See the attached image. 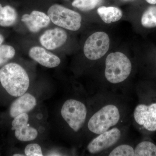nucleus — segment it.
I'll return each mask as SVG.
<instances>
[{
	"label": "nucleus",
	"mask_w": 156,
	"mask_h": 156,
	"mask_svg": "<svg viewBox=\"0 0 156 156\" xmlns=\"http://www.w3.org/2000/svg\"><path fill=\"white\" fill-rule=\"evenodd\" d=\"M0 82L7 92L14 97L25 94L30 85L25 70L15 63L6 64L0 69Z\"/></svg>",
	"instance_id": "obj_1"
},
{
	"label": "nucleus",
	"mask_w": 156,
	"mask_h": 156,
	"mask_svg": "<svg viewBox=\"0 0 156 156\" xmlns=\"http://www.w3.org/2000/svg\"><path fill=\"white\" fill-rule=\"evenodd\" d=\"M131 62L124 53H110L105 60V78L109 83L118 84L126 80L131 74Z\"/></svg>",
	"instance_id": "obj_2"
},
{
	"label": "nucleus",
	"mask_w": 156,
	"mask_h": 156,
	"mask_svg": "<svg viewBox=\"0 0 156 156\" xmlns=\"http://www.w3.org/2000/svg\"><path fill=\"white\" fill-rule=\"evenodd\" d=\"M121 119L118 107L108 104L102 107L90 118L88 123L89 131L94 134H101L117 125Z\"/></svg>",
	"instance_id": "obj_3"
},
{
	"label": "nucleus",
	"mask_w": 156,
	"mask_h": 156,
	"mask_svg": "<svg viewBox=\"0 0 156 156\" xmlns=\"http://www.w3.org/2000/svg\"><path fill=\"white\" fill-rule=\"evenodd\" d=\"M48 14L55 25L74 31L80 28L82 17L76 11L60 5H54L49 8Z\"/></svg>",
	"instance_id": "obj_4"
},
{
	"label": "nucleus",
	"mask_w": 156,
	"mask_h": 156,
	"mask_svg": "<svg viewBox=\"0 0 156 156\" xmlns=\"http://www.w3.org/2000/svg\"><path fill=\"white\" fill-rule=\"evenodd\" d=\"M62 116L75 132H77L85 122L87 110L84 103L74 99L66 100L61 110Z\"/></svg>",
	"instance_id": "obj_5"
},
{
	"label": "nucleus",
	"mask_w": 156,
	"mask_h": 156,
	"mask_svg": "<svg viewBox=\"0 0 156 156\" xmlns=\"http://www.w3.org/2000/svg\"><path fill=\"white\" fill-rule=\"evenodd\" d=\"M109 46L108 35L104 32H97L90 36L85 42L84 54L90 60H97L106 54Z\"/></svg>",
	"instance_id": "obj_6"
},
{
	"label": "nucleus",
	"mask_w": 156,
	"mask_h": 156,
	"mask_svg": "<svg viewBox=\"0 0 156 156\" xmlns=\"http://www.w3.org/2000/svg\"><path fill=\"white\" fill-rule=\"evenodd\" d=\"M122 132L119 128H111L103 133L98 134L87 146L89 153L96 154L111 147L121 138Z\"/></svg>",
	"instance_id": "obj_7"
},
{
	"label": "nucleus",
	"mask_w": 156,
	"mask_h": 156,
	"mask_svg": "<svg viewBox=\"0 0 156 156\" xmlns=\"http://www.w3.org/2000/svg\"><path fill=\"white\" fill-rule=\"evenodd\" d=\"M135 122L150 131H156V103L147 105L143 104L138 105L134 112Z\"/></svg>",
	"instance_id": "obj_8"
},
{
	"label": "nucleus",
	"mask_w": 156,
	"mask_h": 156,
	"mask_svg": "<svg viewBox=\"0 0 156 156\" xmlns=\"http://www.w3.org/2000/svg\"><path fill=\"white\" fill-rule=\"evenodd\" d=\"M14 119L11 129L15 131V136L18 140L26 142L37 138V131L28 124L29 116L27 113L21 114Z\"/></svg>",
	"instance_id": "obj_9"
},
{
	"label": "nucleus",
	"mask_w": 156,
	"mask_h": 156,
	"mask_svg": "<svg viewBox=\"0 0 156 156\" xmlns=\"http://www.w3.org/2000/svg\"><path fill=\"white\" fill-rule=\"evenodd\" d=\"M67 35L64 30L59 28L46 30L40 38L41 44L48 50L60 48L65 44Z\"/></svg>",
	"instance_id": "obj_10"
},
{
	"label": "nucleus",
	"mask_w": 156,
	"mask_h": 156,
	"mask_svg": "<svg viewBox=\"0 0 156 156\" xmlns=\"http://www.w3.org/2000/svg\"><path fill=\"white\" fill-rule=\"evenodd\" d=\"M29 55L34 61L46 67H56L61 62L58 56L41 47H33L30 50Z\"/></svg>",
	"instance_id": "obj_11"
},
{
	"label": "nucleus",
	"mask_w": 156,
	"mask_h": 156,
	"mask_svg": "<svg viewBox=\"0 0 156 156\" xmlns=\"http://www.w3.org/2000/svg\"><path fill=\"white\" fill-rule=\"evenodd\" d=\"M37 105V100L33 95L25 93L16 99L10 106L9 112L12 118H14L22 113H27Z\"/></svg>",
	"instance_id": "obj_12"
},
{
	"label": "nucleus",
	"mask_w": 156,
	"mask_h": 156,
	"mask_svg": "<svg viewBox=\"0 0 156 156\" xmlns=\"http://www.w3.org/2000/svg\"><path fill=\"white\" fill-rule=\"evenodd\" d=\"M21 21L25 23L30 32L37 33L42 28L48 27L50 19L48 15L43 12L34 11L30 14L23 15Z\"/></svg>",
	"instance_id": "obj_13"
},
{
	"label": "nucleus",
	"mask_w": 156,
	"mask_h": 156,
	"mask_svg": "<svg viewBox=\"0 0 156 156\" xmlns=\"http://www.w3.org/2000/svg\"><path fill=\"white\" fill-rule=\"evenodd\" d=\"M97 13L104 22L108 24L116 22L122 17V10L115 7L101 6L98 9Z\"/></svg>",
	"instance_id": "obj_14"
},
{
	"label": "nucleus",
	"mask_w": 156,
	"mask_h": 156,
	"mask_svg": "<svg viewBox=\"0 0 156 156\" xmlns=\"http://www.w3.org/2000/svg\"><path fill=\"white\" fill-rule=\"evenodd\" d=\"M17 13L11 6L2 7L0 4V26L8 27L13 25L17 19Z\"/></svg>",
	"instance_id": "obj_15"
},
{
	"label": "nucleus",
	"mask_w": 156,
	"mask_h": 156,
	"mask_svg": "<svg viewBox=\"0 0 156 156\" xmlns=\"http://www.w3.org/2000/svg\"><path fill=\"white\" fill-rule=\"evenodd\" d=\"M134 156H156V146L150 141H144L136 146Z\"/></svg>",
	"instance_id": "obj_16"
},
{
	"label": "nucleus",
	"mask_w": 156,
	"mask_h": 156,
	"mask_svg": "<svg viewBox=\"0 0 156 156\" xmlns=\"http://www.w3.org/2000/svg\"><path fill=\"white\" fill-rule=\"evenodd\" d=\"M141 24L145 28L156 27V6L153 5L147 8L143 14Z\"/></svg>",
	"instance_id": "obj_17"
},
{
	"label": "nucleus",
	"mask_w": 156,
	"mask_h": 156,
	"mask_svg": "<svg viewBox=\"0 0 156 156\" xmlns=\"http://www.w3.org/2000/svg\"><path fill=\"white\" fill-rule=\"evenodd\" d=\"M102 2L103 0H74L72 5L81 11H87L95 9Z\"/></svg>",
	"instance_id": "obj_18"
},
{
	"label": "nucleus",
	"mask_w": 156,
	"mask_h": 156,
	"mask_svg": "<svg viewBox=\"0 0 156 156\" xmlns=\"http://www.w3.org/2000/svg\"><path fill=\"white\" fill-rule=\"evenodd\" d=\"M15 51L12 46L3 45L0 46V66L9 61L14 57Z\"/></svg>",
	"instance_id": "obj_19"
},
{
	"label": "nucleus",
	"mask_w": 156,
	"mask_h": 156,
	"mask_svg": "<svg viewBox=\"0 0 156 156\" xmlns=\"http://www.w3.org/2000/svg\"><path fill=\"white\" fill-rule=\"evenodd\" d=\"M134 148L128 144H121L114 149L110 153V156H134Z\"/></svg>",
	"instance_id": "obj_20"
},
{
	"label": "nucleus",
	"mask_w": 156,
	"mask_h": 156,
	"mask_svg": "<svg viewBox=\"0 0 156 156\" xmlns=\"http://www.w3.org/2000/svg\"><path fill=\"white\" fill-rule=\"evenodd\" d=\"M26 156H43L41 147L37 144H30L26 147L24 150Z\"/></svg>",
	"instance_id": "obj_21"
},
{
	"label": "nucleus",
	"mask_w": 156,
	"mask_h": 156,
	"mask_svg": "<svg viewBox=\"0 0 156 156\" xmlns=\"http://www.w3.org/2000/svg\"><path fill=\"white\" fill-rule=\"evenodd\" d=\"M150 5H156V0H145Z\"/></svg>",
	"instance_id": "obj_22"
},
{
	"label": "nucleus",
	"mask_w": 156,
	"mask_h": 156,
	"mask_svg": "<svg viewBox=\"0 0 156 156\" xmlns=\"http://www.w3.org/2000/svg\"><path fill=\"white\" fill-rule=\"evenodd\" d=\"M4 37L2 34H0V46L2 45V43L4 41Z\"/></svg>",
	"instance_id": "obj_23"
},
{
	"label": "nucleus",
	"mask_w": 156,
	"mask_h": 156,
	"mask_svg": "<svg viewBox=\"0 0 156 156\" xmlns=\"http://www.w3.org/2000/svg\"><path fill=\"white\" fill-rule=\"evenodd\" d=\"M14 156H24V155L22 154H14L13 155Z\"/></svg>",
	"instance_id": "obj_24"
}]
</instances>
